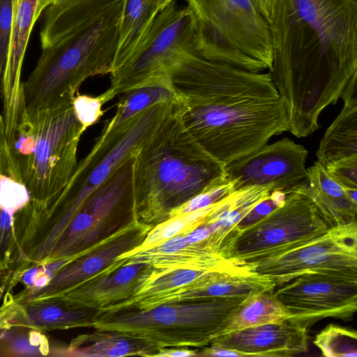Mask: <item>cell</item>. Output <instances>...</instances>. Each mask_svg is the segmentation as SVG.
I'll list each match as a JSON object with an SVG mask.
<instances>
[{"instance_id":"1","label":"cell","mask_w":357,"mask_h":357,"mask_svg":"<svg viewBox=\"0 0 357 357\" xmlns=\"http://www.w3.org/2000/svg\"><path fill=\"white\" fill-rule=\"evenodd\" d=\"M269 75L288 131L307 137L357 73V0H274Z\"/></svg>"},{"instance_id":"2","label":"cell","mask_w":357,"mask_h":357,"mask_svg":"<svg viewBox=\"0 0 357 357\" xmlns=\"http://www.w3.org/2000/svg\"><path fill=\"white\" fill-rule=\"evenodd\" d=\"M184 127L224 165L288 131L284 106L269 73H252L195 52L169 73Z\"/></svg>"},{"instance_id":"3","label":"cell","mask_w":357,"mask_h":357,"mask_svg":"<svg viewBox=\"0 0 357 357\" xmlns=\"http://www.w3.org/2000/svg\"><path fill=\"white\" fill-rule=\"evenodd\" d=\"M182 100L173 104L135 151V215L152 227L173 216L195 196L226 175L183 126Z\"/></svg>"},{"instance_id":"4","label":"cell","mask_w":357,"mask_h":357,"mask_svg":"<svg viewBox=\"0 0 357 357\" xmlns=\"http://www.w3.org/2000/svg\"><path fill=\"white\" fill-rule=\"evenodd\" d=\"M123 2L42 49L23 82L26 115L72 104L86 79L112 73Z\"/></svg>"},{"instance_id":"5","label":"cell","mask_w":357,"mask_h":357,"mask_svg":"<svg viewBox=\"0 0 357 357\" xmlns=\"http://www.w3.org/2000/svg\"><path fill=\"white\" fill-rule=\"evenodd\" d=\"M86 129L72 104L20 116L8 148L32 202L47 201L68 183Z\"/></svg>"},{"instance_id":"6","label":"cell","mask_w":357,"mask_h":357,"mask_svg":"<svg viewBox=\"0 0 357 357\" xmlns=\"http://www.w3.org/2000/svg\"><path fill=\"white\" fill-rule=\"evenodd\" d=\"M244 299L211 298L142 310L98 312L93 328L138 339L158 349L201 348L220 335Z\"/></svg>"},{"instance_id":"7","label":"cell","mask_w":357,"mask_h":357,"mask_svg":"<svg viewBox=\"0 0 357 357\" xmlns=\"http://www.w3.org/2000/svg\"><path fill=\"white\" fill-rule=\"evenodd\" d=\"M196 21L198 53L252 73L270 69L269 25L252 0H185Z\"/></svg>"},{"instance_id":"8","label":"cell","mask_w":357,"mask_h":357,"mask_svg":"<svg viewBox=\"0 0 357 357\" xmlns=\"http://www.w3.org/2000/svg\"><path fill=\"white\" fill-rule=\"evenodd\" d=\"M198 52L196 21L186 5L172 1L155 16L142 44L130 59L110 74L109 92L116 96L133 89L169 79V72Z\"/></svg>"},{"instance_id":"9","label":"cell","mask_w":357,"mask_h":357,"mask_svg":"<svg viewBox=\"0 0 357 357\" xmlns=\"http://www.w3.org/2000/svg\"><path fill=\"white\" fill-rule=\"evenodd\" d=\"M328 229L310 199L292 191L283 204L238 234L227 259L242 266L303 244Z\"/></svg>"},{"instance_id":"10","label":"cell","mask_w":357,"mask_h":357,"mask_svg":"<svg viewBox=\"0 0 357 357\" xmlns=\"http://www.w3.org/2000/svg\"><path fill=\"white\" fill-rule=\"evenodd\" d=\"M241 266L270 277L275 286L309 273L357 279L356 220L329 228L303 244Z\"/></svg>"},{"instance_id":"11","label":"cell","mask_w":357,"mask_h":357,"mask_svg":"<svg viewBox=\"0 0 357 357\" xmlns=\"http://www.w3.org/2000/svg\"><path fill=\"white\" fill-rule=\"evenodd\" d=\"M276 299L291 313V321L310 328L317 321L333 317L349 320L357 310V279L309 273L273 289Z\"/></svg>"},{"instance_id":"12","label":"cell","mask_w":357,"mask_h":357,"mask_svg":"<svg viewBox=\"0 0 357 357\" xmlns=\"http://www.w3.org/2000/svg\"><path fill=\"white\" fill-rule=\"evenodd\" d=\"M307 153L303 146L284 137L225 165V175L235 190L273 185L287 195L307 182Z\"/></svg>"},{"instance_id":"13","label":"cell","mask_w":357,"mask_h":357,"mask_svg":"<svg viewBox=\"0 0 357 357\" xmlns=\"http://www.w3.org/2000/svg\"><path fill=\"white\" fill-rule=\"evenodd\" d=\"M153 227L136 218L102 239L90 250L66 261L40 286L27 287L12 297L21 301H36L64 291L89 278L114 262L121 255L139 246Z\"/></svg>"},{"instance_id":"14","label":"cell","mask_w":357,"mask_h":357,"mask_svg":"<svg viewBox=\"0 0 357 357\" xmlns=\"http://www.w3.org/2000/svg\"><path fill=\"white\" fill-rule=\"evenodd\" d=\"M126 258H118L73 287L36 301L54 302L68 310L100 311L126 300L146 282L152 267L145 263L124 264Z\"/></svg>"},{"instance_id":"15","label":"cell","mask_w":357,"mask_h":357,"mask_svg":"<svg viewBox=\"0 0 357 357\" xmlns=\"http://www.w3.org/2000/svg\"><path fill=\"white\" fill-rule=\"evenodd\" d=\"M308 331V327L287 320L232 331L215 337L208 346L241 356H294L307 352Z\"/></svg>"},{"instance_id":"16","label":"cell","mask_w":357,"mask_h":357,"mask_svg":"<svg viewBox=\"0 0 357 357\" xmlns=\"http://www.w3.org/2000/svg\"><path fill=\"white\" fill-rule=\"evenodd\" d=\"M40 15L39 0H15L9 53L0 89L6 137L13 135L20 113L24 106L22 67L31 30Z\"/></svg>"},{"instance_id":"17","label":"cell","mask_w":357,"mask_h":357,"mask_svg":"<svg viewBox=\"0 0 357 357\" xmlns=\"http://www.w3.org/2000/svg\"><path fill=\"white\" fill-rule=\"evenodd\" d=\"M98 311L68 310L51 301H21L6 293L0 307V331L13 327L41 332L93 327Z\"/></svg>"},{"instance_id":"18","label":"cell","mask_w":357,"mask_h":357,"mask_svg":"<svg viewBox=\"0 0 357 357\" xmlns=\"http://www.w3.org/2000/svg\"><path fill=\"white\" fill-rule=\"evenodd\" d=\"M273 191H275L273 185H253L236 190L221 199L204 224L209 231L204 241L206 245L227 259L237 225Z\"/></svg>"},{"instance_id":"19","label":"cell","mask_w":357,"mask_h":357,"mask_svg":"<svg viewBox=\"0 0 357 357\" xmlns=\"http://www.w3.org/2000/svg\"><path fill=\"white\" fill-rule=\"evenodd\" d=\"M307 171V183L294 191L310 199L329 228L356 220L357 189L344 188L319 162Z\"/></svg>"},{"instance_id":"20","label":"cell","mask_w":357,"mask_h":357,"mask_svg":"<svg viewBox=\"0 0 357 357\" xmlns=\"http://www.w3.org/2000/svg\"><path fill=\"white\" fill-rule=\"evenodd\" d=\"M123 0H66L45 9L40 31L42 49L100 15Z\"/></svg>"},{"instance_id":"21","label":"cell","mask_w":357,"mask_h":357,"mask_svg":"<svg viewBox=\"0 0 357 357\" xmlns=\"http://www.w3.org/2000/svg\"><path fill=\"white\" fill-rule=\"evenodd\" d=\"M119 258H126L124 264L145 263L154 268L165 271L190 269L213 272L231 270L240 266L214 252L204 241L187 243L168 253L151 255L138 252Z\"/></svg>"},{"instance_id":"22","label":"cell","mask_w":357,"mask_h":357,"mask_svg":"<svg viewBox=\"0 0 357 357\" xmlns=\"http://www.w3.org/2000/svg\"><path fill=\"white\" fill-rule=\"evenodd\" d=\"M160 10V0H123L111 73L126 63L140 47Z\"/></svg>"},{"instance_id":"23","label":"cell","mask_w":357,"mask_h":357,"mask_svg":"<svg viewBox=\"0 0 357 357\" xmlns=\"http://www.w3.org/2000/svg\"><path fill=\"white\" fill-rule=\"evenodd\" d=\"M160 349L138 339L112 331H97L74 338L57 356L122 357L154 356Z\"/></svg>"},{"instance_id":"24","label":"cell","mask_w":357,"mask_h":357,"mask_svg":"<svg viewBox=\"0 0 357 357\" xmlns=\"http://www.w3.org/2000/svg\"><path fill=\"white\" fill-rule=\"evenodd\" d=\"M324 167L334 161L357 155V107L344 106L326 131L316 153Z\"/></svg>"},{"instance_id":"25","label":"cell","mask_w":357,"mask_h":357,"mask_svg":"<svg viewBox=\"0 0 357 357\" xmlns=\"http://www.w3.org/2000/svg\"><path fill=\"white\" fill-rule=\"evenodd\" d=\"M291 317V313L275 297L273 289L261 292L241 302L220 335L249 327L290 320Z\"/></svg>"},{"instance_id":"26","label":"cell","mask_w":357,"mask_h":357,"mask_svg":"<svg viewBox=\"0 0 357 357\" xmlns=\"http://www.w3.org/2000/svg\"><path fill=\"white\" fill-rule=\"evenodd\" d=\"M122 94L116 114L106 123L110 128L127 123L153 105L181 99L174 91L170 80L135 88Z\"/></svg>"},{"instance_id":"27","label":"cell","mask_w":357,"mask_h":357,"mask_svg":"<svg viewBox=\"0 0 357 357\" xmlns=\"http://www.w3.org/2000/svg\"><path fill=\"white\" fill-rule=\"evenodd\" d=\"M219 202L192 212L176 215L153 226L139 246L120 257L153 248L170 238L205 224Z\"/></svg>"},{"instance_id":"28","label":"cell","mask_w":357,"mask_h":357,"mask_svg":"<svg viewBox=\"0 0 357 357\" xmlns=\"http://www.w3.org/2000/svg\"><path fill=\"white\" fill-rule=\"evenodd\" d=\"M50 343L43 332L22 327L0 331V356H49Z\"/></svg>"},{"instance_id":"29","label":"cell","mask_w":357,"mask_h":357,"mask_svg":"<svg viewBox=\"0 0 357 357\" xmlns=\"http://www.w3.org/2000/svg\"><path fill=\"white\" fill-rule=\"evenodd\" d=\"M313 343L324 356H357V333L352 328L331 324L316 335Z\"/></svg>"},{"instance_id":"30","label":"cell","mask_w":357,"mask_h":357,"mask_svg":"<svg viewBox=\"0 0 357 357\" xmlns=\"http://www.w3.org/2000/svg\"><path fill=\"white\" fill-rule=\"evenodd\" d=\"M207 273L208 272L190 269H176L165 271L152 267L146 282L132 296L155 295L188 284Z\"/></svg>"},{"instance_id":"31","label":"cell","mask_w":357,"mask_h":357,"mask_svg":"<svg viewBox=\"0 0 357 357\" xmlns=\"http://www.w3.org/2000/svg\"><path fill=\"white\" fill-rule=\"evenodd\" d=\"M114 98L109 90L97 97L76 95L72 102L77 120L86 128L96 123L102 115V105Z\"/></svg>"},{"instance_id":"32","label":"cell","mask_w":357,"mask_h":357,"mask_svg":"<svg viewBox=\"0 0 357 357\" xmlns=\"http://www.w3.org/2000/svg\"><path fill=\"white\" fill-rule=\"evenodd\" d=\"M234 190V184L225 176L215 185L187 202L174 213L173 216L206 207L219 202Z\"/></svg>"},{"instance_id":"33","label":"cell","mask_w":357,"mask_h":357,"mask_svg":"<svg viewBox=\"0 0 357 357\" xmlns=\"http://www.w3.org/2000/svg\"><path fill=\"white\" fill-rule=\"evenodd\" d=\"M15 0H0V89L2 86L10 44Z\"/></svg>"},{"instance_id":"34","label":"cell","mask_w":357,"mask_h":357,"mask_svg":"<svg viewBox=\"0 0 357 357\" xmlns=\"http://www.w3.org/2000/svg\"><path fill=\"white\" fill-rule=\"evenodd\" d=\"M286 195L280 191H273L267 198L259 203L234 229L232 245L243 229L256 223L273 210L283 204Z\"/></svg>"},{"instance_id":"35","label":"cell","mask_w":357,"mask_h":357,"mask_svg":"<svg viewBox=\"0 0 357 357\" xmlns=\"http://www.w3.org/2000/svg\"><path fill=\"white\" fill-rule=\"evenodd\" d=\"M325 169L328 174L344 188L357 189V155L331 162Z\"/></svg>"},{"instance_id":"36","label":"cell","mask_w":357,"mask_h":357,"mask_svg":"<svg viewBox=\"0 0 357 357\" xmlns=\"http://www.w3.org/2000/svg\"><path fill=\"white\" fill-rule=\"evenodd\" d=\"M340 98L343 100L344 106L357 107V73L348 81Z\"/></svg>"},{"instance_id":"37","label":"cell","mask_w":357,"mask_h":357,"mask_svg":"<svg viewBox=\"0 0 357 357\" xmlns=\"http://www.w3.org/2000/svg\"><path fill=\"white\" fill-rule=\"evenodd\" d=\"M197 356L196 350H189L185 348H165L160 349L154 356L160 357H189Z\"/></svg>"},{"instance_id":"38","label":"cell","mask_w":357,"mask_h":357,"mask_svg":"<svg viewBox=\"0 0 357 357\" xmlns=\"http://www.w3.org/2000/svg\"><path fill=\"white\" fill-rule=\"evenodd\" d=\"M209 236L208 228L202 225L185 233V239L188 243H196L205 241Z\"/></svg>"},{"instance_id":"39","label":"cell","mask_w":357,"mask_h":357,"mask_svg":"<svg viewBox=\"0 0 357 357\" xmlns=\"http://www.w3.org/2000/svg\"><path fill=\"white\" fill-rule=\"evenodd\" d=\"M198 356H241L236 351L215 347H206Z\"/></svg>"},{"instance_id":"40","label":"cell","mask_w":357,"mask_h":357,"mask_svg":"<svg viewBox=\"0 0 357 357\" xmlns=\"http://www.w3.org/2000/svg\"><path fill=\"white\" fill-rule=\"evenodd\" d=\"M259 11L261 13L264 17L268 22L274 0H252Z\"/></svg>"},{"instance_id":"41","label":"cell","mask_w":357,"mask_h":357,"mask_svg":"<svg viewBox=\"0 0 357 357\" xmlns=\"http://www.w3.org/2000/svg\"><path fill=\"white\" fill-rule=\"evenodd\" d=\"M66 0H39V13L40 14L51 5L58 4Z\"/></svg>"},{"instance_id":"42","label":"cell","mask_w":357,"mask_h":357,"mask_svg":"<svg viewBox=\"0 0 357 357\" xmlns=\"http://www.w3.org/2000/svg\"><path fill=\"white\" fill-rule=\"evenodd\" d=\"M177 1V0H160V10L164 8L165 6L169 5L172 1Z\"/></svg>"},{"instance_id":"43","label":"cell","mask_w":357,"mask_h":357,"mask_svg":"<svg viewBox=\"0 0 357 357\" xmlns=\"http://www.w3.org/2000/svg\"><path fill=\"white\" fill-rule=\"evenodd\" d=\"M4 128L2 116L0 114V141L2 136L4 135Z\"/></svg>"}]
</instances>
